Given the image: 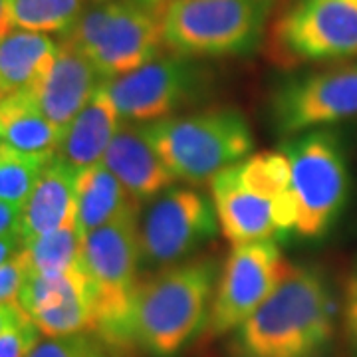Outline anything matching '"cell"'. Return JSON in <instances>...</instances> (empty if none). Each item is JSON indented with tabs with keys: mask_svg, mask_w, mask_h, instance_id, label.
<instances>
[{
	"mask_svg": "<svg viewBox=\"0 0 357 357\" xmlns=\"http://www.w3.org/2000/svg\"><path fill=\"white\" fill-rule=\"evenodd\" d=\"M16 304L46 337L93 333L91 286L82 264L62 274L28 272Z\"/></svg>",
	"mask_w": 357,
	"mask_h": 357,
	"instance_id": "obj_13",
	"label": "cell"
},
{
	"mask_svg": "<svg viewBox=\"0 0 357 357\" xmlns=\"http://www.w3.org/2000/svg\"><path fill=\"white\" fill-rule=\"evenodd\" d=\"M40 342V330L20 310L0 332V357H30Z\"/></svg>",
	"mask_w": 357,
	"mask_h": 357,
	"instance_id": "obj_26",
	"label": "cell"
},
{
	"mask_svg": "<svg viewBox=\"0 0 357 357\" xmlns=\"http://www.w3.org/2000/svg\"><path fill=\"white\" fill-rule=\"evenodd\" d=\"M217 280V262L197 258L141 282L129 326L131 345L151 357H177L204 332Z\"/></svg>",
	"mask_w": 357,
	"mask_h": 357,
	"instance_id": "obj_2",
	"label": "cell"
},
{
	"mask_svg": "<svg viewBox=\"0 0 357 357\" xmlns=\"http://www.w3.org/2000/svg\"><path fill=\"white\" fill-rule=\"evenodd\" d=\"M204 82L206 72L195 58L167 54L126 76L103 79V88L123 121L151 123L197 100Z\"/></svg>",
	"mask_w": 357,
	"mask_h": 357,
	"instance_id": "obj_11",
	"label": "cell"
},
{
	"mask_svg": "<svg viewBox=\"0 0 357 357\" xmlns=\"http://www.w3.org/2000/svg\"><path fill=\"white\" fill-rule=\"evenodd\" d=\"M28 274L24 252H16L4 264H0V306L16 304L18 294L22 290V284Z\"/></svg>",
	"mask_w": 357,
	"mask_h": 357,
	"instance_id": "obj_27",
	"label": "cell"
},
{
	"mask_svg": "<svg viewBox=\"0 0 357 357\" xmlns=\"http://www.w3.org/2000/svg\"><path fill=\"white\" fill-rule=\"evenodd\" d=\"M20 217H22V206L0 201V236L18 232Z\"/></svg>",
	"mask_w": 357,
	"mask_h": 357,
	"instance_id": "obj_29",
	"label": "cell"
},
{
	"mask_svg": "<svg viewBox=\"0 0 357 357\" xmlns=\"http://www.w3.org/2000/svg\"><path fill=\"white\" fill-rule=\"evenodd\" d=\"M84 238L76 222L22 244L30 274H62L82 264Z\"/></svg>",
	"mask_w": 357,
	"mask_h": 357,
	"instance_id": "obj_22",
	"label": "cell"
},
{
	"mask_svg": "<svg viewBox=\"0 0 357 357\" xmlns=\"http://www.w3.org/2000/svg\"><path fill=\"white\" fill-rule=\"evenodd\" d=\"M218 218L213 201L191 187H169L157 195L139 220L141 262L169 268L213 241Z\"/></svg>",
	"mask_w": 357,
	"mask_h": 357,
	"instance_id": "obj_9",
	"label": "cell"
},
{
	"mask_svg": "<svg viewBox=\"0 0 357 357\" xmlns=\"http://www.w3.org/2000/svg\"><path fill=\"white\" fill-rule=\"evenodd\" d=\"M98 2H100V0H98Z\"/></svg>",
	"mask_w": 357,
	"mask_h": 357,
	"instance_id": "obj_34",
	"label": "cell"
},
{
	"mask_svg": "<svg viewBox=\"0 0 357 357\" xmlns=\"http://www.w3.org/2000/svg\"><path fill=\"white\" fill-rule=\"evenodd\" d=\"M121 123L123 119L102 82L88 105L64 129L56 159L72 167L74 171H84L96 163H102L103 155Z\"/></svg>",
	"mask_w": 357,
	"mask_h": 357,
	"instance_id": "obj_18",
	"label": "cell"
},
{
	"mask_svg": "<svg viewBox=\"0 0 357 357\" xmlns=\"http://www.w3.org/2000/svg\"><path fill=\"white\" fill-rule=\"evenodd\" d=\"M211 195L220 232L232 244L276 241L284 236L276 203L246 187L236 165L220 171L211 181Z\"/></svg>",
	"mask_w": 357,
	"mask_h": 357,
	"instance_id": "obj_14",
	"label": "cell"
},
{
	"mask_svg": "<svg viewBox=\"0 0 357 357\" xmlns=\"http://www.w3.org/2000/svg\"><path fill=\"white\" fill-rule=\"evenodd\" d=\"M270 112L282 135L357 117V62L286 79L274 91Z\"/></svg>",
	"mask_w": 357,
	"mask_h": 357,
	"instance_id": "obj_12",
	"label": "cell"
},
{
	"mask_svg": "<svg viewBox=\"0 0 357 357\" xmlns=\"http://www.w3.org/2000/svg\"><path fill=\"white\" fill-rule=\"evenodd\" d=\"M86 10V0H8L13 28L62 34L76 24Z\"/></svg>",
	"mask_w": 357,
	"mask_h": 357,
	"instance_id": "obj_23",
	"label": "cell"
},
{
	"mask_svg": "<svg viewBox=\"0 0 357 357\" xmlns=\"http://www.w3.org/2000/svg\"><path fill=\"white\" fill-rule=\"evenodd\" d=\"M276 0H173L161 8L163 44L187 58L243 56L260 46Z\"/></svg>",
	"mask_w": 357,
	"mask_h": 357,
	"instance_id": "obj_5",
	"label": "cell"
},
{
	"mask_svg": "<svg viewBox=\"0 0 357 357\" xmlns=\"http://www.w3.org/2000/svg\"><path fill=\"white\" fill-rule=\"evenodd\" d=\"M20 250H22V238H20L18 232L0 236V264H4L8 258H13Z\"/></svg>",
	"mask_w": 357,
	"mask_h": 357,
	"instance_id": "obj_30",
	"label": "cell"
},
{
	"mask_svg": "<svg viewBox=\"0 0 357 357\" xmlns=\"http://www.w3.org/2000/svg\"><path fill=\"white\" fill-rule=\"evenodd\" d=\"M133 208H139V203L103 163H96L77 173L76 227L82 238Z\"/></svg>",
	"mask_w": 357,
	"mask_h": 357,
	"instance_id": "obj_21",
	"label": "cell"
},
{
	"mask_svg": "<svg viewBox=\"0 0 357 357\" xmlns=\"http://www.w3.org/2000/svg\"><path fill=\"white\" fill-rule=\"evenodd\" d=\"M143 4H147V6H153V8H163L165 4H169V2H173V0H141Z\"/></svg>",
	"mask_w": 357,
	"mask_h": 357,
	"instance_id": "obj_33",
	"label": "cell"
},
{
	"mask_svg": "<svg viewBox=\"0 0 357 357\" xmlns=\"http://www.w3.org/2000/svg\"><path fill=\"white\" fill-rule=\"evenodd\" d=\"M290 165V191L298 208L296 232L319 238L344 211L349 173L337 137L330 131H306L280 149Z\"/></svg>",
	"mask_w": 357,
	"mask_h": 357,
	"instance_id": "obj_7",
	"label": "cell"
},
{
	"mask_svg": "<svg viewBox=\"0 0 357 357\" xmlns=\"http://www.w3.org/2000/svg\"><path fill=\"white\" fill-rule=\"evenodd\" d=\"M147 139L177 181L211 183L252 151V131L238 109L217 107L141 123Z\"/></svg>",
	"mask_w": 357,
	"mask_h": 357,
	"instance_id": "obj_4",
	"label": "cell"
},
{
	"mask_svg": "<svg viewBox=\"0 0 357 357\" xmlns=\"http://www.w3.org/2000/svg\"><path fill=\"white\" fill-rule=\"evenodd\" d=\"M50 161L24 157L0 147V201L24 206Z\"/></svg>",
	"mask_w": 357,
	"mask_h": 357,
	"instance_id": "obj_24",
	"label": "cell"
},
{
	"mask_svg": "<svg viewBox=\"0 0 357 357\" xmlns=\"http://www.w3.org/2000/svg\"><path fill=\"white\" fill-rule=\"evenodd\" d=\"M335 332V302L316 268L290 266L280 286L234 332V357H324Z\"/></svg>",
	"mask_w": 357,
	"mask_h": 357,
	"instance_id": "obj_1",
	"label": "cell"
},
{
	"mask_svg": "<svg viewBox=\"0 0 357 357\" xmlns=\"http://www.w3.org/2000/svg\"><path fill=\"white\" fill-rule=\"evenodd\" d=\"M102 82L88 58L60 40V50L50 70L24 93L54 126L66 129L88 105Z\"/></svg>",
	"mask_w": 357,
	"mask_h": 357,
	"instance_id": "obj_15",
	"label": "cell"
},
{
	"mask_svg": "<svg viewBox=\"0 0 357 357\" xmlns=\"http://www.w3.org/2000/svg\"><path fill=\"white\" fill-rule=\"evenodd\" d=\"M139 208L84 238L82 266L91 286L93 335L109 347L131 345L129 326L139 290Z\"/></svg>",
	"mask_w": 357,
	"mask_h": 357,
	"instance_id": "obj_3",
	"label": "cell"
},
{
	"mask_svg": "<svg viewBox=\"0 0 357 357\" xmlns=\"http://www.w3.org/2000/svg\"><path fill=\"white\" fill-rule=\"evenodd\" d=\"M276 241L232 244L218 276L204 332L213 337L234 333L266 302L288 274Z\"/></svg>",
	"mask_w": 357,
	"mask_h": 357,
	"instance_id": "obj_8",
	"label": "cell"
},
{
	"mask_svg": "<svg viewBox=\"0 0 357 357\" xmlns=\"http://www.w3.org/2000/svg\"><path fill=\"white\" fill-rule=\"evenodd\" d=\"M77 173L60 159H52L22 206L18 234L22 244L76 222Z\"/></svg>",
	"mask_w": 357,
	"mask_h": 357,
	"instance_id": "obj_17",
	"label": "cell"
},
{
	"mask_svg": "<svg viewBox=\"0 0 357 357\" xmlns=\"http://www.w3.org/2000/svg\"><path fill=\"white\" fill-rule=\"evenodd\" d=\"M345 321L357 344V270L351 274L345 288Z\"/></svg>",
	"mask_w": 357,
	"mask_h": 357,
	"instance_id": "obj_28",
	"label": "cell"
},
{
	"mask_svg": "<svg viewBox=\"0 0 357 357\" xmlns=\"http://www.w3.org/2000/svg\"><path fill=\"white\" fill-rule=\"evenodd\" d=\"M274 46L286 62L357 58V0H292L274 24Z\"/></svg>",
	"mask_w": 357,
	"mask_h": 357,
	"instance_id": "obj_10",
	"label": "cell"
},
{
	"mask_svg": "<svg viewBox=\"0 0 357 357\" xmlns=\"http://www.w3.org/2000/svg\"><path fill=\"white\" fill-rule=\"evenodd\" d=\"M62 42L84 54L102 79L126 76L165 48L161 10L141 0H100L82 13Z\"/></svg>",
	"mask_w": 357,
	"mask_h": 357,
	"instance_id": "obj_6",
	"label": "cell"
},
{
	"mask_svg": "<svg viewBox=\"0 0 357 357\" xmlns=\"http://www.w3.org/2000/svg\"><path fill=\"white\" fill-rule=\"evenodd\" d=\"M60 42L50 34L13 28L0 36V100L30 91L54 64Z\"/></svg>",
	"mask_w": 357,
	"mask_h": 357,
	"instance_id": "obj_20",
	"label": "cell"
},
{
	"mask_svg": "<svg viewBox=\"0 0 357 357\" xmlns=\"http://www.w3.org/2000/svg\"><path fill=\"white\" fill-rule=\"evenodd\" d=\"M8 30H13L10 13H8V0H0V36H4Z\"/></svg>",
	"mask_w": 357,
	"mask_h": 357,
	"instance_id": "obj_31",
	"label": "cell"
},
{
	"mask_svg": "<svg viewBox=\"0 0 357 357\" xmlns=\"http://www.w3.org/2000/svg\"><path fill=\"white\" fill-rule=\"evenodd\" d=\"M20 312V306L18 304H6V306H0V332L4 330V326L14 319V316Z\"/></svg>",
	"mask_w": 357,
	"mask_h": 357,
	"instance_id": "obj_32",
	"label": "cell"
},
{
	"mask_svg": "<svg viewBox=\"0 0 357 357\" xmlns=\"http://www.w3.org/2000/svg\"><path fill=\"white\" fill-rule=\"evenodd\" d=\"M64 129L54 126L34 102L22 93L0 100V147L36 159H54Z\"/></svg>",
	"mask_w": 357,
	"mask_h": 357,
	"instance_id": "obj_19",
	"label": "cell"
},
{
	"mask_svg": "<svg viewBox=\"0 0 357 357\" xmlns=\"http://www.w3.org/2000/svg\"><path fill=\"white\" fill-rule=\"evenodd\" d=\"M103 165L137 201H153L171 187L175 177L147 139L141 123L123 121L103 155Z\"/></svg>",
	"mask_w": 357,
	"mask_h": 357,
	"instance_id": "obj_16",
	"label": "cell"
},
{
	"mask_svg": "<svg viewBox=\"0 0 357 357\" xmlns=\"http://www.w3.org/2000/svg\"><path fill=\"white\" fill-rule=\"evenodd\" d=\"M30 357H114V347L103 344L93 333L42 340Z\"/></svg>",
	"mask_w": 357,
	"mask_h": 357,
	"instance_id": "obj_25",
	"label": "cell"
}]
</instances>
